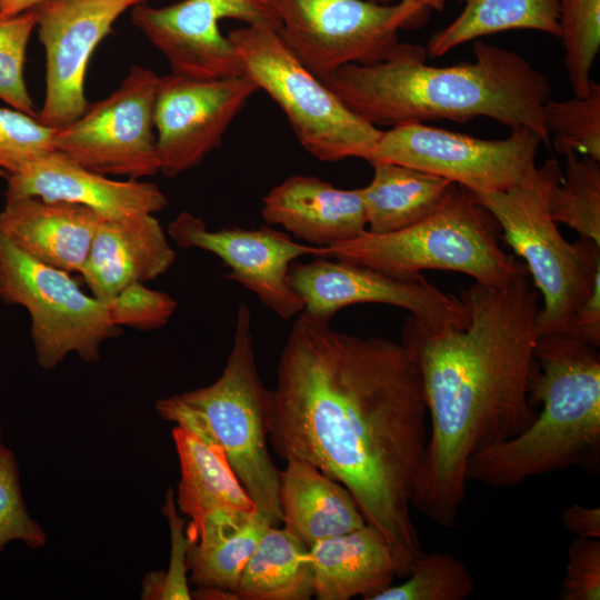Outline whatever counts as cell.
I'll list each match as a JSON object with an SVG mask.
<instances>
[{"instance_id": "6da1fadb", "label": "cell", "mask_w": 600, "mask_h": 600, "mask_svg": "<svg viewBox=\"0 0 600 600\" xmlns=\"http://www.w3.org/2000/svg\"><path fill=\"white\" fill-rule=\"evenodd\" d=\"M329 322L302 311L291 327L271 390L269 443L281 459L340 482L406 578L424 552L411 518L429 436L420 372L402 343Z\"/></svg>"}, {"instance_id": "7a4b0ae2", "label": "cell", "mask_w": 600, "mask_h": 600, "mask_svg": "<svg viewBox=\"0 0 600 600\" xmlns=\"http://www.w3.org/2000/svg\"><path fill=\"white\" fill-rule=\"evenodd\" d=\"M463 326L428 328L409 317L402 344L421 377L430 430L412 508L454 526L466 471L479 451L527 429L538 337L539 292L523 272L507 283H473L460 293Z\"/></svg>"}, {"instance_id": "3957f363", "label": "cell", "mask_w": 600, "mask_h": 600, "mask_svg": "<svg viewBox=\"0 0 600 600\" xmlns=\"http://www.w3.org/2000/svg\"><path fill=\"white\" fill-rule=\"evenodd\" d=\"M473 53V62L430 66L426 48L399 42L382 61L347 64L322 81L376 127L487 117L510 128L528 127L549 146L547 76L519 53L482 40L474 41Z\"/></svg>"}, {"instance_id": "277c9868", "label": "cell", "mask_w": 600, "mask_h": 600, "mask_svg": "<svg viewBox=\"0 0 600 600\" xmlns=\"http://www.w3.org/2000/svg\"><path fill=\"white\" fill-rule=\"evenodd\" d=\"M599 347L567 333H540L529 399L542 409L518 436L477 452L467 481L512 488L547 473L600 464Z\"/></svg>"}, {"instance_id": "5b68a950", "label": "cell", "mask_w": 600, "mask_h": 600, "mask_svg": "<svg viewBox=\"0 0 600 600\" xmlns=\"http://www.w3.org/2000/svg\"><path fill=\"white\" fill-rule=\"evenodd\" d=\"M251 327L250 310L240 302L221 376L209 386L160 399L154 408L163 420L219 446L258 512L278 527L280 470L268 448L271 390L259 374Z\"/></svg>"}, {"instance_id": "8992f818", "label": "cell", "mask_w": 600, "mask_h": 600, "mask_svg": "<svg viewBox=\"0 0 600 600\" xmlns=\"http://www.w3.org/2000/svg\"><path fill=\"white\" fill-rule=\"evenodd\" d=\"M561 179L560 166L551 158L518 186L472 193L502 229L504 242L524 259L542 297L540 333H564L600 278V244L584 237L569 243L550 213V196Z\"/></svg>"}, {"instance_id": "52a82bcc", "label": "cell", "mask_w": 600, "mask_h": 600, "mask_svg": "<svg viewBox=\"0 0 600 600\" xmlns=\"http://www.w3.org/2000/svg\"><path fill=\"white\" fill-rule=\"evenodd\" d=\"M322 257L403 278L428 269L456 271L487 286H500L528 272L524 263L499 247L486 210L460 186L424 220L388 233L364 230L323 247Z\"/></svg>"}, {"instance_id": "ba28073f", "label": "cell", "mask_w": 600, "mask_h": 600, "mask_svg": "<svg viewBox=\"0 0 600 600\" xmlns=\"http://www.w3.org/2000/svg\"><path fill=\"white\" fill-rule=\"evenodd\" d=\"M243 76L264 90L288 118L301 146L321 161L368 156L382 130L349 109L313 76L269 23L247 24L229 32Z\"/></svg>"}, {"instance_id": "9c48e42d", "label": "cell", "mask_w": 600, "mask_h": 600, "mask_svg": "<svg viewBox=\"0 0 600 600\" xmlns=\"http://www.w3.org/2000/svg\"><path fill=\"white\" fill-rule=\"evenodd\" d=\"M278 32L321 81L347 64H372L397 47L399 31L418 26L428 9L416 0H267Z\"/></svg>"}, {"instance_id": "30bf717a", "label": "cell", "mask_w": 600, "mask_h": 600, "mask_svg": "<svg viewBox=\"0 0 600 600\" xmlns=\"http://www.w3.org/2000/svg\"><path fill=\"white\" fill-rule=\"evenodd\" d=\"M0 299L23 307L39 366L50 370L70 353L100 360V347L121 329L104 303L84 293L70 273L30 257L0 233Z\"/></svg>"}, {"instance_id": "8fae6325", "label": "cell", "mask_w": 600, "mask_h": 600, "mask_svg": "<svg viewBox=\"0 0 600 600\" xmlns=\"http://www.w3.org/2000/svg\"><path fill=\"white\" fill-rule=\"evenodd\" d=\"M541 137L528 127L511 128L506 139L486 140L410 122L382 131L367 158L420 169L471 193L508 190L537 168Z\"/></svg>"}, {"instance_id": "7c38bea8", "label": "cell", "mask_w": 600, "mask_h": 600, "mask_svg": "<svg viewBox=\"0 0 600 600\" xmlns=\"http://www.w3.org/2000/svg\"><path fill=\"white\" fill-rule=\"evenodd\" d=\"M159 80L153 71L132 66L112 93L57 129L54 150L103 176L138 180L160 172L154 133Z\"/></svg>"}, {"instance_id": "4fadbf2b", "label": "cell", "mask_w": 600, "mask_h": 600, "mask_svg": "<svg viewBox=\"0 0 600 600\" xmlns=\"http://www.w3.org/2000/svg\"><path fill=\"white\" fill-rule=\"evenodd\" d=\"M288 282L303 302V312L329 320L357 303H381L403 308L428 328L463 326L468 311L460 298L447 294L417 277H396L376 269L317 257L292 262Z\"/></svg>"}, {"instance_id": "5bb4252c", "label": "cell", "mask_w": 600, "mask_h": 600, "mask_svg": "<svg viewBox=\"0 0 600 600\" xmlns=\"http://www.w3.org/2000/svg\"><path fill=\"white\" fill-rule=\"evenodd\" d=\"M224 18L279 29L267 0H182L162 8L140 2L131 13L132 23L168 59L171 72L196 79L243 76L237 50L219 27Z\"/></svg>"}, {"instance_id": "9a60e30c", "label": "cell", "mask_w": 600, "mask_h": 600, "mask_svg": "<svg viewBox=\"0 0 600 600\" xmlns=\"http://www.w3.org/2000/svg\"><path fill=\"white\" fill-rule=\"evenodd\" d=\"M143 0H47L36 7L46 52V94L37 119L60 129L88 109L84 80L89 59L117 19Z\"/></svg>"}, {"instance_id": "2e32d148", "label": "cell", "mask_w": 600, "mask_h": 600, "mask_svg": "<svg viewBox=\"0 0 600 600\" xmlns=\"http://www.w3.org/2000/svg\"><path fill=\"white\" fill-rule=\"evenodd\" d=\"M257 91L246 76L160 77L154 106L160 172L172 178L201 163Z\"/></svg>"}, {"instance_id": "e0dca14e", "label": "cell", "mask_w": 600, "mask_h": 600, "mask_svg": "<svg viewBox=\"0 0 600 600\" xmlns=\"http://www.w3.org/2000/svg\"><path fill=\"white\" fill-rule=\"evenodd\" d=\"M168 234L182 248H197L217 256L230 269L227 279L254 293L284 320L303 311L302 300L288 282L291 263L303 256H323V247L299 243L267 226L209 230L200 218L188 211L180 212L169 223Z\"/></svg>"}, {"instance_id": "ac0fdd59", "label": "cell", "mask_w": 600, "mask_h": 600, "mask_svg": "<svg viewBox=\"0 0 600 600\" xmlns=\"http://www.w3.org/2000/svg\"><path fill=\"white\" fill-rule=\"evenodd\" d=\"M4 199L34 197L89 208L106 219L161 211L163 191L151 182L118 181L93 172L53 150L7 177Z\"/></svg>"}, {"instance_id": "d6986e66", "label": "cell", "mask_w": 600, "mask_h": 600, "mask_svg": "<svg viewBox=\"0 0 600 600\" xmlns=\"http://www.w3.org/2000/svg\"><path fill=\"white\" fill-rule=\"evenodd\" d=\"M174 259L176 252L153 214L103 218L79 273L92 296L104 302L132 283L164 274Z\"/></svg>"}, {"instance_id": "ffe728a7", "label": "cell", "mask_w": 600, "mask_h": 600, "mask_svg": "<svg viewBox=\"0 0 600 600\" xmlns=\"http://www.w3.org/2000/svg\"><path fill=\"white\" fill-rule=\"evenodd\" d=\"M267 224L281 226L316 247L348 241L367 230L360 189H339L313 176L293 174L262 200Z\"/></svg>"}, {"instance_id": "44dd1931", "label": "cell", "mask_w": 600, "mask_h": 600, "mask_svg": "<svg viewBox=\"0 0 600 600\" xmlns=\"http://www.w3.org/2000/svg\"><path fill=\"white\" fill-rule=\"evenodd\" d=\"M102 219L74 203L10 198L0 211V233L38 261L79 273Z\"/></svg>"}, {"instance_id": "7402d4cb", "label": "cell", "mask_w": 600, "mask_h": 600, "mask_svg": "<svg viewBox=\"0 0 600 600\" xmlns=\"http://www.w3.org/2000/svg\"><path fill=\"white\" fill-rule=\"evenodd\" d=\"M313 596L319 600H366L391 586L396 573L390 548L371 526L330 537L310 547Z\"/></svg>"}, {"instance_id": "603a6c76", "label": "cell", "mask_w": 600, "mask_h": 600, "mask_svg": "<svg viewBox=\"0 0 600 600\" xmlns=\"http://www.w3.org/2000/svg\"><path fill=\"white\" fill-rule=\"evenodd\" d=\"M279 503L284 529L307 547L367 524L351 493L313 464L290 459L280 471Z\"/></svg>"}, {"instance_id": "cb8c5ba5", "label": "cell", "mask_w": 600, "mask_h": 600, "mask_svg": "<svg viewBox=\"0 0 600 600\" xmlns=\"http://www.w3.org/2000/svg\"><path fill=\"white\" fill-rule=\"evenodd\" d=\"M271 523L258 511L216 509L187 529V569L197 588L234 592L259 539Z\"/></svg>"}, {"instance_id": "d4e9b609", "label": "cell", "mask_w": 600, "mask_h": 600, "mask_svg": "<svg viewBox=\"0 0 600 600\" xmlns=\"http://www.w3.org/2000/svg\"><path fill=\"white\" fill-rule=\"evenodd\" d=\"M371 182L360 188L367 230L388 233L413 226L439 210L458 184L412 167L373 161Z\"/></svg>"}, {"instance_id": "484cf974", "label": "cell", "mask_w": 600, "mask_h": 600, "mask_svg": "<svg viewBox=\"0 0 600 600\" xmlns=\"http://www.w3.org/2000/svg\"><path fill=\"white\" fill-rule=\"evenodd\" d=\"M172 438L180 466L177 503L191 524L216 509L258 511L219 446L179 426Z\"/></svg>"}, {"instance_id": "4316f807", "label": "cell", "mask_w": 600, "mask_h": 600, "mask_svg": "<svg viewBox=\"0 0 600 600\" xmlns=\"http://www.w3.org/2000/svg\"><path fill=\"white\" fill-rule=\"evenodd\" d=\"M244 600H308L313 596L310 549L287 529L269 527L239 577Z\"/></svg>"}, {"instance_id": "83f0119b", "label": "cell", "mask_w": 600, "mask_h": 600, "mask_svg": "<svg viewBox=\"0 0 600 600\" xmlns=\"http://www.w3.org/2000/svg\"><path fill=\"white\" fill-rule=\"evenodd\" d=\"M560 37L558 0H464L460 14L428 41V56L440 57L481 37L510 30Z\"/></svg>"}, {"instance_id": "f1b7e54d", "label": "cell", "mask_w": 600, "mask_h": 600, "mask_svg": "<svg viewBox=\"0 0 600 600\" xmlns=\"http://www.w3.org/2000/svg\"><path fill=\"white\" fill-rule=\"evenodd\" d=\"M564 157V173L550 196V213L556 222L600 244V161L574 152Z\"/></svg>"}, {"instance_id": "f546056e", "label": "cell", "mask_w": 600, "mask_h": 600, "mask_svg": "<svg viewBox=\"0 0 600 600\" xmlns=\"http://www.w3.org/2000/svg\"><path fill=\"white\" fill-rule=\"evenodd\" d=\"M406 578L370 600H466L476 587L471 571L460 559L439 551L423 552Z\"/></svg>"}, {"instance_id": "4dcf8cb0", "label": "cell", "mask_w": 600, "mask_h": 600, "mask_svg": "<svg viewBox=\"0 0 600 600\" xmlns=\"http://www.w3.org/2000/svg\"><path fill=\"white\" fill-rule=\"evenodd\" d=\"M543 123L554 150L574 152L600 161V86L590 84L586 97L549 99L543 106Z\"/></svg>"}, {"instance_id": "1f68e13d", "label": "cell", "mask_w": 600, "mask_h": 600, "mask_svg": "<svg viewBox=\"0 0 600 600\" xmlns=\"http://www.w3.org/2000/svg\"><path fill=\"white\" fill-rule=\"evenodd\" d=\"M564 66L576 97L589 93L600 49V0H558Z\"/></svg>"}, {"instance_id": "d6a6232c", "label": "cell", "mask_w": 600, "mask_h": 600, "mask_svg": "<svg viewBox=\"0 0 600 600\" xmlns=\"http://www.w3.org/2000/svg\"><path fill=\"white\" fill-rule=\"evenodd\" d=\"M36 26V8L0 18V99L11 108L37 118L24 81L27 46Z\"/></svg>"}, {"instance_id": "836d02e7", "label": "cell", "mask_w": 600, "mask_h": 600, "mask_svg": "<svg viewBox=\"0 0 600 600\" xmlns=\"http://www.w3.org/2000/svg\"><path fill=\"white\" fill-rule=\"evenodd\" d=\"M13 541L30 548H41L48 537L28 511L16 454L6 448L0 453V552Z\"/></svg>"}, {"instance_id": "e575fe53", "label": "cell", "mask_w": 600, "mask_h": 600, "mask_svg": "<svg viewBox=\"0 0 600 600\" xmlns=\"http://www.w3.org/2000/svg\"><path fill=\"white\" fill-rule=\"evenodd\" d=\"M56 131L36 117L0 108V169L9 176L53 151Z\"/></svg>"}, {"instance_id": "d590c367", "label": "cell", "mask_w": 600, "mask_h": 600, "mask_svg": "<svg viewBox=\"0 0 600 600\" xmlns=\"http://www.w3.org/2000/svg\"><path fill=\"white\" fill-rule=\"evenodd\" d=\"M103 303L112 324L143 331L162 328L177 310L172 297L141 282L128 286Z\"/></svg>"}, {"instance_id": "8d00e7d4", "label": "cell", "mask_w": 600, "mask_h": 600, "mask_svg": "<svg viewBox=\"0 0 600 600\" xmlns=\"http://www.w3.org/2000/svg\"><path fill=\"white\" fill-rule=\"evenodd\" d=\"M559 599H600V539L576 537L570 543Z\"/></svg>"}, {"instance_id": "74e56055", "label": "cell", "mask_w": 600, "mask_h": 600, "mask_svg": "<svg viewBox=\"0 0 600 600\" xmlns=\"http://www.w3.org/2000/svg\"><path fill=\"white\" fill-rule=\"evenodd\" d=\"M164 513L169 520L171 531V556L168 571H162V593L161 599H191V592L187 581V549L189 538L184 531L183 520L176 511L172 490H168L164 504Z\"/></svg>"}, {"instance_id": "f35d334b", "label": "cell", "mask_w": 600, "mask_h": 600, "mask_svg": "<svg viewBox=\"0 0 600 600\" xmlns=\"http://www.w3.org/2000/svg\"><path fill=\"white\" fill-rule=\"evenodd\" d=\"M564 333L600 347V278L596 279L588 298L576 311Z\"/></svg>"}, {"instance_id": "ab89813d", "label": "cell", "mask_w": 600, "mask_h": 600, "mask_svg": "<svg viewBox=\"0 0 600 600\" xmlns=\"http://www.w3.org/2000/svg\"><path fill=\"white\" fill-rule=\"evenodd\" d=\"M563 527L579 538L600 539V508L574 503L561 512Z\"/></svg>"}, {"instance_id": "60d3db41", "label": "cell", "mask_w": 600, "mask_h": 600, "mask_svg": "<svg viewBox=\"0 0 600 600\" xmlns=\"http://www.w3.org/2000/svg\"><path fill=\"white\" fill-rule=\"evenodd\" d=\"M47 0H0V18L11 17L36 8Z\"/></svg>"}, {"instance_id": "b9f144b4", "label": "cell", "mask_w": 600, "mask_h": 600, "mask_svg": "<svg viewBox=\"0 0 600 600\" xmlns=\"http://www.w3.org/2000/svg\"><path fill=\"white\" fill-rule=\"evenodd\" d=\"M424 8L433 10H442L447 0H416Z\"/></svg>"}, {"instance_id": "7bdbcfd3", "label": "cell", "mask_w": 600, "mask_h": 600, "mask_svg": "<svg viewBox=\"0 0 600 600\" xmlns=\"http://www.w3.org/2000/svg\"><path fill=\"white\" fill-rule=\"evenodd\" d=\"M7 447L4 446L3 443V432H2V429L0 427V453L6 449Z\"/></svg>"}, {"instance_id": "ee69618b", "label": "cell", "mask_w": 600, "mask_h": 600, "mask_svg": "<svg viewBox=\"0 0 600 600\" xmlns=\"http://www.w3.org/2000/svg\"><path fill=\"white\" fill-rule=\"evenodd\" d=\"M377 3H389L391 0H368Z\"/></svg>"}, {"instance_id": "f6af8a7d", "label": "cell", "mask_w": 600, "mask_h": 600, "mask_svg": "<svg viewBox=\"0 0 600 600\" xmlns=\"http://www.w3.org/2000/svg\"><path fill=\"white\" fill-rule=\"evenodd\" d=\"M0 177H4V178H7V177H8V174H7V173H6V172H4V171H3L2 169H0Z\"/></svg>"}]
</instances>
